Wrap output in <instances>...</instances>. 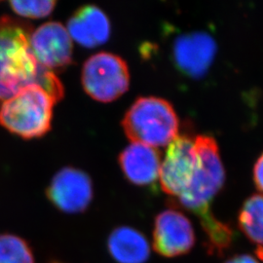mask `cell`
<instances>
[{
  "label": "cell",
  "instance_id": "1",
  "mask_svg": "<svg viewBox=\"0 0 263 263\" xmlns=\"http://www.w3.org/2000/svg\"><path fill=\"white\" fill-rule=\"evenodd\" d=\"M197 166L186 189L177 198L180 207L199 218L206 235V247L211 254L226 253L233 243L232 228L217 219L211 204L226 180V171L216 140L210 136H198L194 141Z\"/></svg>",
  "mask_w": 263,
  "mask_h": 263
},
{
  "label": "cell",
  "instance_id": "2",
  "mask_svg": "<svg viewBox=\"0 0 263 263\" xmlns=\"http://www.w3.org/2000/svg\"><path fill=\"white\" fill-rule=\"evenodd\" d=\"M31 26L22 20L0 18V104L29 85L45 89L57 103L64 86L55 72L40 66L30 46Z\"/></svg>",
  "mask_w": 263,
  "mask_h": 263
},
{
  "label": "cell",
  "instance_id": "3",
  "mask_svg": "<svg viewBox=\"0 0 263 263\" xmlns=\"http://www.w3.org/2000/svg\"><path fill=\"white\" fill-rule=\"evenodd\" d=\"M122 127L132 142L156 148L168 145L179 136V117L168 101L141 97L125 114Z\"/></svg>",
  "mask_w": 263,
  "mask_h": 263
},
{
  "label": "cell",
  "instance_id": "4",
  "mask_svg": "<svg viewBox=\"0 0 263 263\" xmlns=\"http://www.w3.org/2000/svg\"><path fill=\"white\" fill-rule=\"evenodd\" d=\"M56 103L41 86L29 85L0 104V125L24 139L40 138L51 129Z\"/></svg>",
  "mask_w": 263,
  "mask_h": 263
},
{
  "label": "cell",
  "instance_id": "5",
  "mask_svg": "<svg viewBox=\"0 0 263 263\" xmlns=\"http://www.w3.org/2000/svg\"><path fill=\"white\" fill-rule=\"evenodd\" d=\"M85 92L101 103H111L129 88L130 72L122 58L101 52L90 57L82 68Z\"/></svg>",
  "mask_w": 263,
  "mask_h": 263
},
{
  "label": "cell",
  "instance_id": "6",
  "mask_svg": "<svg viewBox=\"0 0 263 263\" xmlns=\"http://www.w3.org/2000/svg\"><path fill=\"white\" fill-rule=\"evenodd\" d=\"M197 160L195 143L189 137L178 136L171 141L160 166L162 189L171 196L179 197L193 177Z\"/></svg>",
  "mask_w": 263,
  "mask_h": 263
},
{
  "label": "cell",
  "instance_id": "7",
  "mask_svg": "<svg viewBox=\"0 0 263 263\" xmlns=\"http://www.w3.org/2000/svg\"><path fill=\"white\" fill-rule=\"evenodd\" d=\"M195 244V232L187 216L175 209L160 213L155 218L153 247L164 257L186 254Z\"/></svg>",
  "mask_w": 263,
  "mask_h": 263
},
{
  "label": "cell",
  "instance_id": "8",
  "mask_svg": "<svg viewBox=\"0 0 263 263\" xmlns=\"http://www.w3.org/2000/svg\"><path fill=\"white\" fill-rule=\"evenodd\" d=\"M30 46L40 66L49 70H62L73 61L72 39L59 22L40 26L30 36Z\"/></svg>",
  "mask_w": 263,
  "mask_h": 263
},
{
  "label": "cell",
  "instance_id": "9",
  "mask_svg": "<svg viewBox=\"0 0 263 263\" xmlns=\"http://www.w3.org/2000/svg\"><path fill=\"white\" fill-rule=\"evenodd\" d=\"M47 196L51 203L64 213H82L93 198L92 181L84 172L66 167L59 171L52 179Z\"/></svg>",
  "mask_w": 263,
  "mask_h": 263
},
{
  "label": "cell",
  "instance_id": "10",
  "mask_svg": "<svg viewBox=\"0 0 263 263\" xmlns=\"http://www.w3.org/2000/svg\"><path fill=\"white\" fill-rule=\"evenodd\" d=\"M216 49L215 39L207 32L183 33L174 42V61L183 74L191 78H201L212 66Z\"/></svg>",
  "mask_w": 263,
  "mask_h": 263
},
{
  "label": "cell",
  "instance_id": "11",
  "mask_svg": "<svg viewBox=\"0 0 263 263\" xmlns=\"http://www.w3.org/2000/svg\"><path fill=\"white\" fill-rule=\"evenodd\" d=\"M71 39L86 48L105 43L110 36V22L103 10L95 5L80 7L67 22Z\"/></svg>",
  "mask_w": 263,
  "mask_h": 263
},
{
  "label": "cell",
  "instance_id": "12",
  "mask_svg": "<svg viewBox=\"0 0 263 263\" xmlns=\"http://www.w3.org/2000/svg\"><path fill=\"white\" fill-rule=\"evenodd\" d=\"M119 164L126 178L134 184L148 185L159 178V152L148 145L132 142L121 152Z\"/></svg>",
  "mask_w": 263,
  "mask_h": 263
},
{
  "label": "cell",
  "instance_id": "13",
  "mask_svg": "<svg viewBox=\"0 0 263 263\" xmlns=\"http://www.w3.org/2000/svg\"><path fill=\"white\" fill-rule=\"evenodd\" d=\"M107 248L118 263H144L151 254V246L145 236L129 226L114 229L108 238Z\"/></svg>",
  "mask_w": 263,
  "mask_h": 263
},
{
  "label": "cell",
  "instance_id": "14",
  "mask_svg": "<svg viewBox=\"0 0 263 263\" xmlns=\"http://www.w3.org/2000/svg\"><path fill=\"white\" fill-rule=\"evenodd\" d=\"M238 222L246 237L256 246V256L263 260V194H254L245 201Z\"/></svg>",
  "mask_w": 263,
  "mask_h": 263
},
{
  "label": "cell",
  "instance_id": "15",
  "mask_svg": "<svg viewBox=\"0 0 263 263\" xmlns=\"http://www.w3.org/2000/svg\"><path fill=\"white\" fill-rule=\"evenodd\" d=\"M0 263H35V259L26 240L13 234H1Z\"/></svg>",
  "mask_w": 263,
  "mask_h": 263
},
{
  "label": "cell",
  "instance_id": "16",
  "mask_svg": "<svg viewBox=\"0 0 263 263\" xmlns=\"http://www.w3.org/2000/svg\"><path fill=\"white\" fill-rule=\"evenodd\" d=\"M9 4L12 10L19 16L30 19H41L53 12L56 1H11Z\"/></svg>",
  "mask_w": 263,
  "mask_h": 263
},
{
  "label": "cell",
  "instance_id": "17",
  "mask_svg": "<svg viewBox=\"0 0 263 263\" xmlns=\"http://www.w3.org/2000/svg\"><path fill=\"white\" fill-rule=\"evenodd\" d=\"M254 180L256 187L263 194V153L255 162L254 167Z\"/></svg>",
  "mask_w": 263,
  "mask_h": 263
},
{
  "label": "cell",
  "instance_id": "18",
  "mask_svg": "<svg viewBox=\"0 0 263 263\" xmlns=\"http://www.w3.org/2000/svg\"><path fill=\"white\" fill-rule=\"evenodd\" d=\"M226 263H259L257 259L250 254H238L230 257Z\"/></svg>",
  "mask_w": 263,
  "mask_h": 263
},
{
  "label": "cell",
  "instance_id": "19",
  "mask_svg": "<svg viewBox=\"0 0 263 263\" xmlns=\"http://www.w3.org/2000/svg\"><path fill=\"white\" fill-rule=\"evenodd\" d=\"M54 263H60V262H54Z\"/></svg>",
  "mask_w": 263,
  "mask_h": 263
}]
</instances>
